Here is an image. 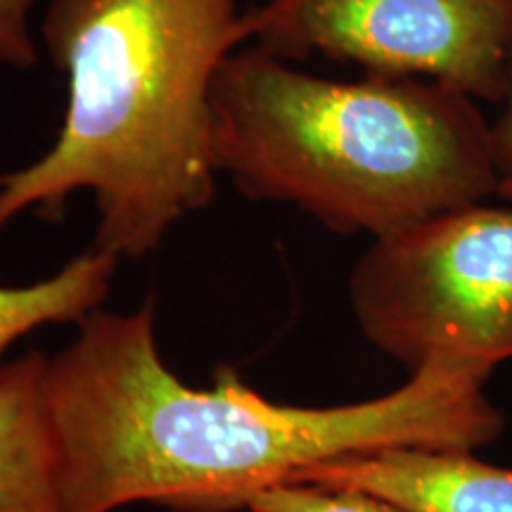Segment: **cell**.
<instances>
[{
    "instance_id": "11",
    "label": "cell",
    "mask_w": 512,
    "mask_h": 512,
    "mask_svg": "<svg viewBox=\"0 0 512 512\" xmlns=\"http://www.w3.org/2000/svg\"><path fill=\"white\" fill-rule=\"evenodd\" d=\"M501 112L494 121H489L491 159L496 171V195L505 202H512V48L508 57V72H505V88Z\"/></svg>"
},
{
    "instance_id": "7",
    "label": "cell",
    "mask_w": 512,
    "mask_h": 512,
    "mask_svg": "<svg viewBox=\"0 0 512 512\" xmlns=\"http://www.w3.org/2000/svg\"><path fill=\"white\" fill-rule=\"evenodd\" d=\"M41 351L0 368V512H64Z\"/></svg>"
},
{
    "instance_id": "6",
    "label": "cell",
    "mask_w": 512,
    "mask_h": 512,
    "mask_svg": "<svg viewBox=\"0 0 512 512\" xmlns=\"http://www.w3.org/2000/svg\"><path fill=\"white\" fill-rule=\"evenodd\" d=\"M294 482L349 486L406 512H512V470L472 451L387 448L316 465Z\"/></svg>"
},
{
    "instance_id": "8",
    "label": "cell",
    "mask_w": 512,
    "mask_h": 512,
    "mask_svg": "<svg viewBox=\"0 0 512 512\" xmlns=\"http://www.w3.org/2000/svg\"><path fill=\"white\" fill-rule=\"evenodd\" d=\"M117 264V254L91 247L50 278L19 287L0 285V361L24 335L46 325L79 323L98 311L112 290Z\"/></svg>"
},
{
    "instance_id": "1",
    "label": "cell",
    "mask_w": 512,
    "mask_h": 512,
    "mask_svg": "<svg viewBox=\"0 0 512 512\" xmlns=\"http://www.w3.org/2000/svg\"><path fill=\"white\" fill-rule=\"evenodd\" d=\"M76 325L46 368L64 512L247 510L261 491L330 460L475 451L503 430L484 394L491 373L479 368L432 363L377 399L304 408L266 399L230 368L211 389L188 387L159 356L152 302Z\"/></svg>"
},
{
    "instance_id": "5",
    "label": "cell",
    "mask_w": 512,
    "mask_h": 512,
    "mask_svg": "<svg viewBox=\"0 0 512 512\" xmlns=\"http://www.w3.org/2000/svg\"><path fill=\"white\" fill-rule=\"evenodd\" d=\"M247 15L254 46L280 60L318 55L475 102L503 98L512 0H264Z\"/></svg>"
},
{
    "instance_id": "10",
    "label": "cell",
    "mask_w": 512,
    "mask_h": 512,
    "mask_svg": "<svg viewBox=\"0 0 512 512\" xmlns=\"http://www.w3.org/2000/svg\"><path fill=\"white\" fill-rule=\"evenodd\" d=\"M36 0H0V64L12 69H31L41 60L31 10Z\"/></svg>"
},
{
    "instance_id": "9",
    "label": "cell",
    "mask_w": 512,
    "mask_h": 512,
    "mask_svg": "<svg viewBox=\"0 0 512 512\" xmlns=\"http://www.w3.org/2000/svg\"><path fill=\"white\" fill-rule=\"evenodd\" d=\"M249 512H406L366 491L316 482H285L252 498Z\"/></svg>"
},
{
    "instance_id": "3",
    "label": "cell",
    "mask_w": 512,
    "mask_h": 512,
    "mask_svg": "<svg viewBox=\"0 0 512 512\" xmlns=\"http://www.w3.org/2000/svg\"><path fill=\"white\" fill-rule=\"evenodd\" d=\"M211 112L219 174L335 233L377 240L496 195L489 121L439 83L323 79L254 46L223 62Z\"/></svg>"
},
{
    "instance_id": "2",
    "label": "cell",
    "mask_w": 512,
    "mask_h": 512,
    "mask_svg": "<svg viewBox=\"0 0 512 512\" xmlns=\"http://www.w3.org/2000/svg\"><path fill=\"white\" fill-rule=\"evenodd\" d=\"M247 41L240 0H50L41 43L67 79V107L53 145L0 174V233L22 214L57 219L88 192L95 249L155 252L214 200L211 93Z\"/></svg>"
},
{
    "instance_id": "4",
    "label": "cell",
    "mask_w": 512,
    "mask_h": 512,
    "mask_svg": "<svg viewBox=\"0 0 512 512\" xmlns=\"http://www.w3.org/2000/svg\"><path fill=\"white\" fill-rule=\"evenodd\" d=\"M368 342L408 370L494 373L512 358V202H477L373 240L349 278Z\"/></svg>"
}]
</instances>
